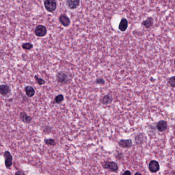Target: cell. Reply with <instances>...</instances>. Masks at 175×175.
<instances>
[{
  "mask_svg": "<svg viewBox=\"0 0 175 175\" xmlns=\"http://www.w3.org/2000/svg\"><path fill=\"white\" fill-rule=\"evenodd\" d=\"M44 6L49 12H53L57 8V3L55 0H45Z\"/></svg>",
  "mask_w": 175,
  "mask_h": 175,
  "instance_id": "1",
  "label": "cell"
},
{
  "mask_svg": "<svg viewBox=\"0 0 175 175\" xmlns=\"http://www.w3.org/2000/svg\"><path fill=\"white\" fill-rule=\"evenodd\" d=\"M57 80L59 83L61 84H66L68 83L69 78L67 73L63 71H60L56 75Z\"/></svg>",
  "mask_w": 175,
  "mask_h": 175,
  "instance_id": "2",
  "label": "cell"
},
{
  "mask_svg": "<svg viewBox=\"0 0 175 175\" xmlns=\"http://www.w3.org/2000/svg\"><path fill=\"white\" fill-rule=\"evenodd\" d=\"M103 166L105 169L113 172H116L118 170V166L117 163L113 161H106L104 163Z\"/></svg>",
  "mask_w": 175,
  "mask_h": 175,
  "instance_id": "3",
  "label": "cell"
},
{
  "mask_svg": "<svg viewBox=\"0 0 175 175\" xmlns=\"http://www.w3.org/2000/svg\"><path fill=\"white\" fill-rule=\"evenodd\" d=\"M34 33L37 37H44L47 34V29L44 25H39L36 27Z\"/></svg>",
  "mask_w": 175,
  "mask_h": 175,
  "instance_id": "4",
  "label": "cell"
},
{
  "mask_svg": "<svg viewBox=\"0 0 175 175\" xmlns=\"http://www.w3.org/2000/svg\"><path fill=\"white\" fill-rule=\"evenodd\" d=\"M148 169L151 173H155L160 170V165L157 161L151 160L148 164Z\"/></svg>",
  "mask_w": 175,
  "mask_h": 175,
  "instance_id": "5",
  "label": "cell"
},
{
  "mask_svg": "<svg viewBox=\"0 0 175 175\" xmlns=\"http://www.w3.org/2000/svg\"><path fill=\"white\" fill-rule=\"evenodd\" d=\"M4 157L5 158V166L7 168H9L12 165V155L9 151H5L4 153Z\"/></svg>",
  "mask_w": 175,
  "mask_h": 175,
  "instance_id": "6",
  "label": "cell"
},
{
  "mask_svg": "<svg viewBox=\"0 0 175 175\" xmlns=\"http://www.w3.org/2000/svg\"><path fill=\"white\" fill-rule=\"evenodd\" d=\"M118 144L122 148H130L133 145L131 139H121L118 142Z\"/></svg>",
  "mask_w": 175,
  "mask_h": 175,
  "instance_id": "7",
  "label": "cell"
},
{
  "mask_svg": "<svg viewBox=\"0 0 175 175\" xmlns=\"http://www.w3.org/2000/svg\"><path fill=\"white\" fill-rule=\"evenodd\" d=\"M100 102L103 105H108L112 103L113 101V98L110 94L105 95L100 99Z\"/></svg>",
  "mask_w": 175,
  "mask_h": 175,
  "instance_id": "8",
  "label": "cell"
},
{
  "mask_svg": "<svg viewBox=\"0 0 175 175\" xmlns=\"http://www.w3.org/2000/svg\"><path fill=\"white\" fill-rule=\"evenodd\" d=\"M66 3L69 9H74L80 4V0H66Z\"/></svg>",
  "mask_w": 175,
  "mask_h": 175,
  "instance_id": "9",
  "label": "cell"
},
{
  "mask_svg": "<svg viewBox=\"0 0 175 175\" xmlns=\"http://www.w3.org/2000/svg\"><path fill=\"white\" fill-rule=\"evenodd\" d=\"M168 123L164 120H160L158 122L156 125V128L159 131L163 132L167 129Z\"/></svg>",
  "mask_w": 175,
  "mask_h": 175,
  "instance_id": "10",
  "label": "cell"
},
{
  "mask_svg": "<svg viewBox=\"0 0 175 175\" xmlns=\"http://www.w3.org/2000/svg\"><path fill=\"white\" fill-rule=\"evenodd\" d=\"M59 21L65 27L68 26L71 23L70 19H69V18L66 15L64 14H62L60 16Z\"/></svg>",
  "mask_w": 175,
  "mask_h": 175,
  "instance_id": "11",
  "label": "cell"
},
{
  "mask_svg": "<svg viewBox=\"0 0 175 175\" xmlns=\"http://www.w3.org/2000/svg\"><path fill=\"white\" fill-rule=\"evenodd\" d=\"M10 92V88L7 85H0V94L3 96H6Z\"/></svg>",
  "mask_w": 175,
  "mask_h": 175,
  "instance_id": "12",
  "label": "cell"
},
{
  "mask_svg": "<svg viewBox=\"0 0 175 175\" xmlns=\"http://www.w3.org/2000/svg\"><path fill=\"white\" fill-rule=\"evenodd\" d=\"M145 136L143 133H140V134L137 135L135 137V142L136 144L137 145H141L144 142L145 140Z\"/></svg>",
  "mask_w": 175,
  "mask_h": 175,
  "instance_id": "13",
  "label": "cell"
},
{
  "mask_svg": "<svg viewBox=\"0 0 175 175\" xmlns=\"http://www.w3.org/2000/svg\"><path fill=\"white\" fill-rule=\"evenodd\" d=\"M20 119L22 121L24 122L25 123H29L32 121V118L27 115V114L25 112H21L20 115Z\"/></svg>",
  "mask_w": 175,
  "mask_h": 175,
  "instance_id": "14",
  "label": "cell"
},
{
  "mask_svg": "<svg viewBox=\"0 0 175 175\" xmlns=\"http://www.w3.org/2000/svg\"><path fill=\"white\" fill-rule=\"evenodd\" d=\"M128 27V21L126 19L123 18L121 20L119 25V29L121 32H125Z\"/></svg>",
  "mask_w": 175,
  "mask_h": 175,
  "instance_id": "15",
  "label": "cell"
},
{
  "mask_svg": "<svg viewBox=\"0 0 175 175\" xmlns=\"http://www.w3.org/2000/svg\"><path fill=\"white\" fill-rule=\"evenodd\" d=\"M25 91L26 92V94L28 97H32L35 94V90L34 88L30 86H26L25 88Z\"/></svg>",
  "mask_w": 175,
  "mask_h": 175,
  "instance_id": "16",
  "label": "cell"
},
{
  "mask_svg": "<svg viewBox=\"0 0 175 175\" xmlns=\"http://www.w3.org/2000/svg\"><path fill=\"white\" fill-rule=\"evenodd\" d=\"M153 19L152 18H148L147 19L144 21L142 23V25H143L146 28H148L153 24Z\"/></svg>",
  "mask_w": 175,
  "mask_h": 175,
  "instance_id": "17",
  "label": "cell"
},
{
  "mask_svg": "<svg viewBox=\"0 0 175 175\" xmlns=\"http://www.w3.org/2000/svg\"><path fill=\"white\" fill-rule=\"evenodd\" d=\"M44 142L48 145L55 146L56 145V142L54 139H46L44 140Z\"/></svg>",
  "mask_w": 175,
  "mask_h": 175,
  "instance_id": "18",
  "label": "cell"
},
{
  "mask_svg": "<svg viewBox=\"0 0 175 175\" xmlns=\"http://www.w3.org/2000/svg\"><path fill=\"white\" fill-rule=\"evenodd\" d=\"M63 100V95H61V94L57 96L56 98H55V101L56 103H58V104L61 103V102H62Z\"/></svg>",
  "mask_w": 175,
  "mask_h": 175,
  "instance_id": "19",
  "label": "cell"
},
{
  "mask_svg": "<svg viewBox=\"0 0 175 175\" xmlns=\"http://www.w3.org/2000/svg\"><path fill=\"white\" fill-rule=\"evenodd\" d=\"M34 79L37 81V83L39 84V85H43L45 83V81L43 80L42 78H39L38 75H36L34 76Z\"/></svg>",
  "mask_w": 175,
  "mask_h": 175,
  "instance_id": "20",
  "label": "cell"
},
{
  "mask_svg": "<svg viewBox=\"0 0 175 175\" xmlns=\"http://www.w3.org/2000/svg\"><path fill=\"white\" fill-rule=\"evenodd\" d=\"M33 47V45L30 43H26L22 45V48L26 50H30Z\"/></svg>",
  "mask_w": 175,
  "mask_h": 175,
  "instance_id": "21",
  "label": "cell"
},
{
  "mask_svg": "<svg viewBox=\"0 0 175 175\" xmlns=\"http://www.w3.org/2000/svg\"><path fill=\"white\" fill-rule=\"evenodd\" d=\"M175 76H173L172 77L168 79V83L170 84V86L172 88H175Z\"/></svg>",
  "mask_w": 175,
  "mask_h": 175,
  "instance_id": "22",
  "label": "cell"
},
{
  "mask_svg": "<svg viewBox=\"0 0 175 175\" xmlns=\"http://www.w3.org/2000/svg\"><path fill=\"white\" fill-rule=\"evenodd\" d=\"M95 83L99 85H104L105 83L104 79L102 78H98L95 80Z\"/></svg>",
  "mask_w": 175,
  "mask_h": 175,
  "instance_id": "23",
  "label": "cell"
},
{
  "mask_svg": "<svg viewBox=\"0 0 175 175\" xmlns=\"http://www.w3.org/2000/svg\"><path fill=\"white\" fill-rule=\"evenodd\" d=\"M122 174L123 175H131V172L129 170H126Z\"/></svg>",
  "mask_w": 175,
  "mask_h": 175,
  "instance_id": "24",
  "label": "cell"
},
{
  "mask_svg": "<svg viewBox=\"0 0 175 175\" xmlns=\"http://www.w3.org/2000/svg\"><path fill=\"white\" fill-rule=\"evenodd\" d=\"M137 174H140V175H141V173H138V172H137V173H136V174H135V175H137Z\"/></svg>",
  "mask_w": 175,
  "mask_h": 175,
  "instance_id": "25",
  "label": "cell"
}]
</instances>
